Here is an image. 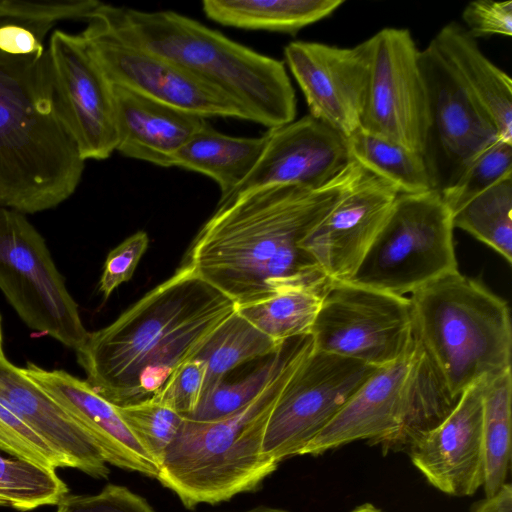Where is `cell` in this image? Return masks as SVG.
<instances>
[{
  "mask_svg": "<svg viewBox=\"0 0 512 512\" xmlns=\"http://www.w3.org/2000/svg\"><path fill=\"white\" fill-rule=\"evenodd\" d=\"M148 243V235L138 231L109 252L99 282L104 299H108L117 287L132 278Z\"/></svg>",
  "mask_w": 512,
  "mask_h": 512,
  "instance_id": "obj_39",
  "label": "cell"
},
{
  "mask_svg": "<svg viewBox=\"0 0 512 512\" xmlns=\"http://www.w3.org/2000/svg\"><path fill=\"white\" fill-rule=\"evenodd\" d=\"M351 512H382L380 509L372 505L371 503H364L355 509H353Z\"/></svg>",
  "mask_w": 512,
  "mask_h": 512,
  "instance_id": "obj_42",
  "label": "cell"
},
{
  "mask_svg": "<svg viewBox=\"0 0 512 512\" xmlns=\"http://www.w3.org/2000/svg\"><path fill=\"white\" fill-rule=\"evenodd\" d=\"M0 289L31 329L75 351L88 332L43 237L24 214L0 206Z\"/></svg>",
  "mask_w": 512,
  "mask_h": 512,
  "instance_id": "obj_8",
  "label": "cell"
},
{
  "mask_svg": "<svg viewBox=\"0 0 512 512\" xmlns=\"http://www.w3.org/2000/svg\"><path fill=\"white\" fill-rule=\"evenodd\" d=\"M88 18L214 86L242 107L251 122L270 129L295 120L296 95L280 60L174 11H141L100 2Z\"/></svg>",
  "mask_w": 512,
  "mask_h": 512,
  "instance_id": "obj_4",
  "label": "cell"
},
{
  "mask_svg": "<svg viewBox=\"0 0 512 512\" xmlns=\"http://www.w3.org/2000/svg\"><path fill=\"white\" fill-rule=\"evenodd\" d=\"M473 512H512V488L506 483L501 490L490 498H485Z\"/></svg>",
  "mask_w": 512,
  "mask_h": 512,
  "instance_id": "obj_41",
  "label": "cell"
},
{
  "mask_svg": "<svg viewBox=\"0 0 512 512\" xmlns=\"http://www.w3.org/2000/svg\"><path fill=\"white\" fill-rule=\"evenodd\" d=\"M346 139L352 160L392 184L400 194L435 190L422 154L360 128Z\"/></svg>",
  "mask_w": 512,
  "mask_h": 512,
  "instance_id": "obj_27",
  "label": "cell"
},
{
  "mask_svg": "<svg viewBox=\"0 0 512 512\" xmlns=\"http://www.w3.org/2000/svg\"><path fill=\"white\" fill-rule=\"evenodd\" d=\"M68 488L55 470L0 455V505L28 511L58 505Z\"/></svg>",
  "mask_w": 512,
  "mask_h": 512,
  "instance_id": "obj_31",
  "label": "cell"
},
{
  "mask_svg": "<svg viewBox=\"0 0 512 512\" xmlns=\"http://www.w3.org/2000/svg\"><path fill=\"white\" fill-rule=\"evenodd\" d=\"M463 85L494 123L499 139L512 143V80L481 51L458 23L443 26L431 40Z\"/></svg>",
  "mask_w": 512,
  "mask_h": 512,
  "instance_id": "obj_23",
  "label": "cell"
},
{
  "mask_svg": "<svg viewBox=\"0 0 512 512\" xmlns=\"http://www.w3.org/2000/svg\"><path fill=\"white\" fill-rule=\"evenodd\" d=\"M310 336L314 350L386 366L414 346L409 298L332 282Z\"/></svg>",
  "mask_w": 512,
  "mask_h": 512,
  "instance_id": "obj_9",
  "label": "cell"
},
{
  "mask_svg": "<svg viewBox=\"0 0 512 512\" xmlns=\"http://www.w3.org/2000/svg\"><path fill=\"white\" fill-rule=\"evenodd\" d=\"M511 369L487 380L483 391V445L486 498L506 484L511 462Z\"/></svg>",
  "mask_w": 512,
  "mask_h": 512,
  "instance_id": "obj_28",
  "label": "cell"
},
{
  "mask_svg": "<svg viewBox=\"0 0 512 512\" xmlns=\"http://www.w3.org/2000/svg\"><path fill=\"white\" fill-rule=\"evenodd\" d=\"M116 408L134 436L160 468L163 456L177 435L184 418L155 397Z\"/></svg>",
  "mask_w": 512,
  "mask_h": 512,
  "instance_id": "obj_33",
  "label": "cell"
},
{
  "mask_svg": "<svg viewBox=\"0 0 512 512\" xmlns=\"http://www.w3.org/2000/svg\"><path fill=\"white\" fill-rule=\"evenodd\" d=\"M0 355H4L3 349H2L1 318H0Z\"/></svg>",
  "mask_w": 512,
  "mask_h": 512,
  "instance_id": "obj_44",
  "label": "cell"
},
{
  "mask_svg": "<svg viewBox=\"0 0 512 512\" xmlns=\"http://www.w3.org/2000/svg\"><path fill=\"white\" fill-rule=\"evenodd\" d=\"M0 450L8 455L56 470L68 461L0 402Z\"/></svg>",
  "mask_w": 512,
  "mask_h": 512,
  "instance_id": "obj_35",
  "label": "cell"
},
{
  "mask_svg": "<svg viewBox=\"0 0 512 512\" xmlns=\"http://www.w3.org/2000/svg\"><path fill=\"white\" fill-rule=\"evenodd\" d=\"M284 56L309 115L346 138L360 128L368 94L370 39L349 48L293 41L285 46Z\"/></svg>",
  "mask_w": 512,
  "mask_h": 512,
  "instance_id": "obj_15",
  "label": "cell"
},
{
  "mask_svg": "<svg viewBox=\"0 0 512 512\" xmlns=\"http://www.w3.org/2000/svg\"><path fill=\"white\" fill-rule=\"evenodd\" d=\"M58 506L63 512H156L146 499L115 484L93 495L65 496Z\"/></svg>",
  "mask_w": 512,
  "mask_h": 512,
  "instance_id": "obj_38",
  "label": "cell"
},
{
  "mask_svg": "<svg viewBox=\"0 0 512 512\" xmlns=\"http://www.w3.org/2000/svg\"><path fill=\"white\" fill-rule=\"evenodd\" d=\"M0 402L61 454L71 468L101 479L109 468L90 436L46 391L0 355Z\"/></svg>",
  "mask_w": 512,
  "mask_h": 512,
  "instance_id": "obj_21",
  "label": "cell"
},
{
  "mask_svg": "<svg viewBox=\"0 0 512 512\" xmlns=\"http://www.w3.org/2000/svg\"><path fill=\"white\" fill-rule=\"evenodd\" d=\"M398 190L359 169L329 213L301 241L332 282L348 281L386 221Z\"/></svg>",
  "mask_w": 512,
  "mask_h": 512,
  "instance_id": "obj_16",
  "label": "cell"
},
{
  "mask_svg": "<svg viewBox=\"0 0 512 512\" xmlns=\"http://www.w3.org/2000/svg\"><path fill=\"white\" fill-rule=\"evenodd\" d=\"M377 368L312 348L270 413L264 455L277 464L300 455Z\"/></svg>",
  "mask_w": 512,
  "mask_h": 512,
  "instance_id": "obj_10",
  "label": "cell"
},
{
  "mask_svg": "<svg viewBox=\"0 0 512 512\" xmlns=\"http://www.w3.org/2000/svg\"><path fill=\"white\" fill-rule=\"evenodd\" d=\"M369 39L370 76L360 129L423 155L429 104L420 50L403 28H384Z\"/></svg>",
  "mask_w": 512,
  "mask_h": 512,
  "instance_id": "obj_11",
  "label": "cell"
},
{
  "mask_svg": "<svg viewBox=\"0 0 512 512\" xmlns=\"http://www.w3.org/2000/svg\"><path fill=\"white\" fill-rule=\"evenodd\" d=\"M294 339V338H293ZM293 339L286 340L263 364L241 379L221 381L202 394L195 411L187 418L196 422L223 419L250 403L267 386L284 363Z\"/></svg>",
  "mask_w": 512,
  "mask_h": 512,
  "instance_id": "obj_32",
  "label": "cell"
},
{
  "mask_svg": "<svg viewBox=\"0 0 512 512\" xmlns=\"http://www.w3.org/2000/svg\"><path fill=\"white\" fill-rule=\"evenodd\" d=\"M260 137H235L217 131L207 121L177 152L173 167L201 173L220 189L226 199L251 173L266 145Z\"/></svg>",
  "mask_w": 512,
  "mask_h": 512,
  "instance_id": "obj_24",
  "label": "cell"
},
{
  "mask_svg": "<svg viewBox=\"0 0 512 512\" xmlns=\"http://www.w3.org/2000/svg\"><path fill=\"white\" fill-rule=\"evenodd\" d=\"M419 355L414 340L407 355L377 368L300 455H319L357 440H368L388 449L410 406Z\"/></svg>",
  "mask_w": 512,
  "mask_h": 512,
  "instance_id": "obj_18",
  "label": "cell"
},
{
  "mask_svg": "<svg viewBox=\"0 0 512 512\" xmlns=\"http://www.w3.org/2000/svg\"><path fill=\"white\" fill-rule=\"evenodd\" d=\"M235 303L180 266L76 350L87 383L115 406L156 395L193 358Z\"/></svg>",
  "mask_w": 512,
  "mask_h": 512,
  "instance_id": "obj_2",
  "label": "cell"
},
{
  "mask_svg": "<svg viewBox=\"0 0 512 512\" xmlns=\"http://www.w3.org/2000/svg\"><path fill=\"white\" fill-rule=\"evenodd\" d=\"M242 512H289L287 510L279 509V508H273V507H267V506H258L246 511Z\"/></svg>",
  "mask_w": 512,
  "mask_h": 512,
  "instance_id": "obj_43",
  "label": "cell"
},
{
  "mask_svg": "<svg viewBox=\"0 0 512 512\" xmlns=\"http://www.w3.org/2000/svg\"><path fill=\"white\" fill-rule=\"evenodd\" d=\"M283 343L260 331L236 308L193 357L205 366L202 394L225 380L226 375L238 366L273 355Z\"/></svg>",
  "mask_w": 512,
  "mask_h": 512,
  "instance_id": "obj_26",
  "label": "cell"
},
{
  "mask_svg": "<svg viewBox=\"0 0 512 512\" xmlns=\"http://www.w3.org/2000/svg\"><path fill=\"white\" fill-rule=\"evenodd\" d=\"M343 0H204L206 17L223 26L291 35L330 16Z\"/></svg>",
  "mask_w": 512,
  "mask_h": 512,
  "instance_id": "obj_25",
  "label": "cell"
},
{
  "mask_svg": "<svg viewBox=\"0 0 512 512\" xmlns=\"http://www.w3.org/2000/svg\"><path fill=\"white\" fill-rule=\"evenodd\" d=\"M462 19L473 37L511 36L512 1L476 0L466 5Z\"/></svg>",
  "mask_w": 512,
  "mask_h": 512,
  "instance_id": "obj_40",
  "label": "cell"
},
{
  "mask_svg": "<svg viewBox=\"0 0 512 512\" xmlns=\"http://www.w3.org/2000/svg\"><path fill=\"white\" fill-rule=\"evenodd\" d=\"M23 371L86 431L106 463L157 479L158 464L134 436L116 406L87 381L33 363H28Z\"/></svg>",
  "mask_w": 512,
  "mask_h": 512,
  "instance_id": "obj_20",
  "label": "cell"
},
{
  "mask_svg": "<svg viewBox=\"0 0 512 512\" xmlns=\"http://www.w3.org/2000/svg\"><path fill=\"white\" fill-rule=\"evenodd\" d=\"M87 22L80 35L112 84L204 118L251 121L235 101L182 66L125 42L93 18Z\"/></svg>",
  "mask_w": 512,
  "mask_h": 512,
  "instance_id": "obj_13",
  "label": "cell"
},
{
  "mask_svg": "<svg viewBox=\"0 0 512 512\" xmlns=\"http://www.w3.org/2000/svg\"><path fill=\"white\" fill-rule=\"evenodd\" d=\"M263 153L247 178L223 202L271 186L321 188L352 162L347 139L324 122L306 115L270 128Z\"/></svg>",
  "mask_w": 512,
  "mask_h": 512,
  "instance_id": "obj_17",
  "label": "cell"
},
{
  "mask_svg": "<svg viewBox=\"0 0 512 512\" xmlns=\"http://www.w3.org/2000/svg\"><path fill=\"white\" fill-rule=\"evenodd\" d=\"M46 53L55 104L80 156L110 157L117 144L113 84L80 34L55 30Z\"/></svg>",
  "mask_w": 512,
  "mask_h": 512,
  "instance_id": "obj_14",
  "label": "cell"
},
{
  "mask_svg": "<svg viewBox=\"0 0 512 512\" xmlns=\"http://www.w3.org/2000/svg\"><path fill=\"white\" fill-rule=\"evenodd\" d=\"M453 228L462 229L512 260V175L471 199L451 214Z\"/></svg>",
  "mask_w": 512,
  "mask_h": 512,
  "instance_id": "obj_29",
  "label": "cell"
},
{
  "mask_svg": "<svg viewBox=\"0 0 512 512\" xmlns=\"http://www.w3.org/2000/svg\"><path fill=\"white\" fill-rule=\"evenodd\" d=\"M487 380L466 389L451 412L406 449L427 481L446 494L470 496L484 484L482 419Z\"/></svg>",
  "mask_w": 512,
  "mask_h": 512,
  "instance_id": "obj_19",
  "label": "cell"
},
{
  "mask_svg": "<svg viewBox=\"0 0 512 512\" xmlns=\"http://www.w3.org/2000/svg\"><path fill=\"white\" fill-rule=\"evenodd\" d=\"M451 213L438 190L399 194L354 275L345 282L404 296L453 272Z\"/></svg>",
  "mask_w": 512,
  "mask_h": 512,
  "instance_id": "obj_7",
  "label": "cell"
},
{
  "mask_svg": "<svg viewBox=\"0 0 512 512\" xmlns=\"http://www.w3.org/2000/svg\"><path fill=\"white\" fill-rule=\"evenodd\" d=\"M52 25L0 20V206L22 214L64 202L84 170L53 96L43 44Z\"/></svg>",
  "mask_w": 512,
  "mask_h": 512,
  "instance_id": "obj_3",
  "label": "cell"
},
{
  "mask_svg": "<svg viewBox=\"0 0 512 512\" xmlns=\"http://www.w3.org/2000/svg\"><path fill=\"white\" fill-rule=\"evenodd\" d=\"M326 292L312 289L294 290L236 308L260 331L283 343L311 334Z\"/></svg>",
  "mask_w": 512,
  "mask_h": 512,
  "instance_id": "obj_30",
  "label": "cell"
},
{
  "mask_svg": "<svg viewBox=\"0 0 512 512\" xmlns=\"http://www.w3.org/2000/svg\"><path fill=\"white\" fill-rule=\"evenodd\" d=\"M204 379V364L196 358H191L173 372L163 388L153 397L173 408L183 418H187L195 411L200 401Z\"/></svg>",
  "mask_w": 512,
  "mask_h": 512,
  "instance_id": "obj_37",
  "label": "cell"
},
{
  "mask_svg": "<svg viewBox=\"0 0 512 512\" xmlns=\"http://www.w3.org/2000/svg\"><path fill=\"white\" fill-rule=\"evenodd\" d=\"M100 4L95 0H0V20L16 19L54 24L64 19H84Z\"/></svg>",
  "mask_w": 512,
  "mask_h": 512,
  "instance_id": "obj_36",
  "label": "cell"
},
{
  "mask_svg": "<svg viewBox=\"0 0 512 512\" xmlns=\"http://www.w3.org/2000/svg\"><path fill=\"white\" fill-rule=\"evenodd\" d=\"M413 337L452 398L511 369L507 303L458 270L410 293Z\"/></svg>",
  "mask_w": 512,
  "mask_h": 512,
  "instance_id": "obj_6",
  "label": "cell"
},
{
  "mask_svg": "<svg viewBox=\"0 0 512 512\" xmlns=\"http://www.w3.org/2000/svg\"><path fill=\"white\" fill-rule=\"evenodd\" d=\"M116 150L125 157L173 167L177 152L206 118L113 84Z\"/></svg>",
  "mask_w": 512,
  "mask_h": 512,
  "instance_id": "obj_22",
  "label": "cell"
},
{
  "mask_svg": "<svg viewBox=\"0 0 512 512\" xmlns=\"http://www.w3.org/2000/svg\"><path fill=\"white\" fill-rule=\"evenodd\" d=\"M512 175V143L498 139L482 151L465 169L458 180L440 192L454 213L474 197Z\"/></svg>",
  "mask_w": 512,
  "mask_h": 512,
  "instance_id": "obj_34",
  "label": "cell"
},
{
  "mask_svg": "<svg viewBox=\"0 0 512 512\" xmlns=\"http://www.w3.org/2000/svg\"><path fill=\"white\" fill-rule=\"evenodd\" d=\"M310 335L294 338L272 380L250 403L213 422L184 419L157 479L192 508L256 489L278 464L263 453L270 413L295 369L312 350Z\"/></svg>",
  "mask_w": 512,
  "mask_h": 512,
  "instance_id": "obj_5",
  "label": "cell"
},
{
  "mask_svg": "<svg viewBox=\"0 0 512 512\" xmlns=\"http://www.w3.org/2000/svg\"><path fill=\"white\" fill-rule=\"evenodd\" d=\"M358 169L352 160L321 188L271 186L218 202L180 266L236 307L294 290L327 291L332 281L300 244L335 206Z\"/></svg>",
  "mask_w": 512,
  "mask_h": 512,
  "instance_id": "obj_1",
  "label": "cell"
},
{
  "mask_svg": "<svg viewBox=\"0 0 512 512\" xmlns=\"http://www.w3.org/2000/svg\"><path fill=\"white\" fill-rule=\"evenodd\" d=\"M419 61L429 104L424 159L434 189L453 185L469 164L496 142L497 129L433 42L420 50Z\"/></svg>",
  "mask_w": 512,
  "mask_h": 512,
  "instance_id": "obj_12",
  "label": "cell"
}]
</instances>
